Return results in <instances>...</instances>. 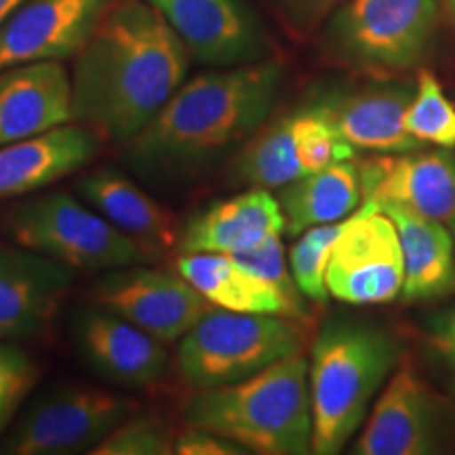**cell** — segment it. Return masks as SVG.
<instances>
[{"instance_id":"cell-7","label":"cell","mask_w":455,"mask_h":455,"mask_svg":"<svg viewBox=\"0 0 455 455\" xmlns=\"http://www.w3.org/2000/svg\"><path fill=\"white\" fill-rule=\"evenodd\" d=\"M7 230L20 247L74 270L110 272L150 264L156 253L70 195L38 196L11 209Z\"/></svg>"},{"instance_id":"cell-8","label":"cell","mask_w":455,"mask_h":455,"mask_svg":"<svg viewBox=\"0 0 455 455\" xmlns=\"http://www.w3.org/2000/svg\"><path fill=\"white\" fill-rule=\"evenodd\" d=\"M138 411V401L112 390L83 384L55 386L28 405L20 422L0 441V453H93L118 424Z\"/></svg>"},{"instance_id":"cell-11","label":"cell","mask_w":455,"mask_h":455,"mask_svg":"<svg viewBox=\"0 0 455 455\" xmlns=\"http://www.w3.org/2000/svg\"><path fill=\"white\" fill-rule=\"evenodd\" d=\"M95 299L164 344L180 341L212 308L180 272L144 264L108 272L95 287Z\"/></svg>"},{"instance_id":"cell-35","label":"cell","mask_w":455,"mask_h":455,"mask_svg":"<svg viewBox=\"0 0 455 455\" xmlns=\"http://www.w3.org/2000/svg\"><path fill=\"white\" fill-rule=\"evenodd\" d=\"M445 4H447L449 15H451V17H453V21H455V0H445Z\"/></svg>"},{"instance_id":"cell-9","label":"cell","mask_w":455,"mask_h":455,"mask_svg":"<svg viewBox=\"0 0 455 455\" xmlns=\"http://www.w3.org/2000/svg\"><path fill=\"white\" fill-rule=\"evenodd\" d=\"M355 155V148L335 127L325 98H321L259 129L238 150L232 178L249 188L278 190Z\"/></svg>"},{"instance_id":"cell-25","label":"cell","mask_w":455,"mask_h":455,"mask_svg":"<svg viewBox=\"0 0 455 455\" xmlns=\"http://www.w3.org/2000/svg\"><path fill=\"white\" fill-rule=\"evenodd\" d=\"M278 203L284 213V230L291 236L350 218L363 204L361 169L355 158L329 164L278 188Z\"/></svg>"},{"instance_id":"cell-23","label":"cell","mask_w":455,"mask_h":455,"mask_svg":"<svg viewBox=\"0 0 455 455\" xmlns=\"http://www.w3.org/2000/svg\"><path fill=\"white\" fill-rule=\"evenodd\" d=\"M76 190L95 212L156 255L180 241L173 215L121 171L108 167L89 171Z\"/></svg>"},{"instance_id":"cell-28","label":"cell","mask_w":455,"mask_h":455,"mask_svg":"<svg viewBox=\"0 0 455 455\" xmlns=\"http://www.w3.org/2000/svg\"><path fill=\"white\" fill-rule=\"evenodd\" d=\"M95 455H171L175 453V435L161 415L133 413L118 424Z\"/></svg>"},{"instance_id":"cell-12","label":"cell","mask_w":455,"mask_h":455,"mask_svg":"<svg viewBox=\"0 0 455 455\" xmlns=\"http://www.w3.org/2000/svg\"><path fill=\"white\" fill-rule=\"evenodd\" d=\"M192 60L209 68H235L268 60V34L244 0H148Z\"/></svg>"},{"instance_id":"cell-34","label":"cell","mask_w":455,"mask_h":455,"mask_svg":"<svg viewBox=\"0 0 455 455\" xmlns=\"http://www.w3.org/2000/svg\"><path fill=\"white\" fill-rule=\"evenodd\" d=\"M21 3H24V0H0V26L4 24V20H7Z\"/></svg>"},{"instance_id":"cell-22","label":"cell","mask_w":455,"mask_h":455,"mask_svg":"<svg viewBox=\"0 0 455 455\" xmlns=\"http://www.w3.org/2000/svg\"><path fill=\"white\" fill-rule=\"evenodd\" d=\"M178 272L215 308L306 318L304 299H295L224 253H181Z\"/></svg>"},{"instance_id":"cell-36","label":"cell","mask_w":455,"mask_h":455,"mask_svg":"<svg viewBox=\"0 0 455 455\" xmlns=\"http://www.w3.org/2000/svg\"><path fill=\"white\" fill-rule=\"evenodd\" d=\"M451 230H453V244H455V221L451 224Z\"/></svg>"},{"instance_id":"cell-33","label":"cell","mask_w":455,"mask_h":455,"mask_svg":"<svg viewBox=\"0 0 455 455\" xmlns=\"http://www.w3.org/2000/svg\"><path fill=\"white\" fill-rule=\"evenodd\" d=\"M430 338L455 371V310H449L430 323Z\"/></svg>"},{"instance_id":"cell-1","label":"cell","mask_w":455,"mask_h":455,"mask_svg":"<svg viewBox=\"0 0 455 455\" xmlns=\"http://www.w3.org/2000/svg\"><path fill=\"white\" fill-rule=\"evenodd\" d=\"M190 60L148 0H114L74 57V121L127 146L184 84Z\"/></svg>"},{"instance_id":"cell-3","label":"cell","mask_w":455,"mask_h":455,"mask_svg":"<svg viewBox=\"0 0 455 455\" xmlns=\"http://www.w3.org/2000/svg\"><path fill=\"white\" fill-rule=\"evenodd\" d=\"M184 424L238 443L249 453H312L308 361L298 352L236 384L196 390Z\"/></svg>"},{"instance_id":"cell-19","label":"cell","mask_w":455,"mask_h":455,"mask_svg":"<svg viewBox=\"0 0 455 455\" xmlns=\"http://www.w3.org/2000/svg\"><path fill=\"white\" fill-rule=\"evenodd\" d=\"M101 135L76 121L0 146V201L43 190L100 155Z\"/></svg>"},{"instance_id":"cell-32","label":"cell","mask_w":455,"mask_h":455,"mask_svg":"<svg viewBox=\"0 0 455 455\" xmlns=\"http://www.w3.org/2000/svg\"><path fill=\"white\" fill-rule=\"evenodd\" d=\"M175 453L178 455H244L247 449L238 443L215 435V432L186 426L184 432L175 436Z\"/></svg>"},{"instance_id":"cell-2","label":"cell","mask_w":455,"mask_h":455,"mask_svg":"<svg viewBox=\"0 0 455 455\" xmlns=\"http://www.w3.org/2000/svg\"><path fill=\"white\" fill-rule=\"evenodd\" d=\"M281 78V66L264 60L213 68L184 81L124 146V158L148 180L198 175L264 127L276 104Z\"/></svg>"},{"instance_id":"cell-13","label":"cell","mask_w":455,"mask_h":455,"mask_svg":"<svg viewBox=\"0 0 455 455\" xmlns=\"http://www.w3.org/2000/svg\"><path fill=\"white\" fill-rule=\"evenodd\" d=\"M114 0H24L0 26V70L76 57Z\"/></svg>"},{"instance_id":"cell-18","label":"cell","mask_w":455,"mask_h":455,"mask_svg":"<svg viewBox=\"0 0 455 455\" xmlns=\"http://www.w3.org/2000/svg\"><path fill=\"white\" fill-rule=\"evenodd\" d=\"M72 121V76L61 61H34L0 70V146Z\"/></svg>"},{"instance_id":"cell-30","label":"cell","mask_w":455,"mask_h":455,"mask_svg":"<svg viewBox=\"0 0 455 455\" xmlns=\"http://www.w3.org/2000/svg\"><path fill=\"white\" fill-rule=\"evenodd\" d=\"M232 259L238 261L243 268L251 270L253 275H258L266 281L276 284L281 291L291 295L295 299H304V295L298 289V284L293 281L291 268H289V261L284 259V247L281 235L270 236L268 241L259 243L258 247L247 249V251L230 255Z\"/></svg>"},{"instance_id":"cell-21","label":"cell","mask_w":455,"mask_h":455,"mask_svg":"<svg viewBox=\"0 0 455 455\" xmlns=\"http://www.w3.org/2000/svg\"><path fill=\"white\" fill-rule=\"evenodd\" d=\"M413 89L401 83L369 84L348 95H327V108L339 135L355 150L401 155L418 150L419 141L405 129Z\"/></svg>"},{"instance_id":"cell-29","label":"cell","mask_w":455,"mask_h":455,"mask_svg":"<svg viewBox=\"0 0 455 455\" xmlns=\"http://www.w3.org/2000/svg\"><path fill=\"white\" fill-rule=\"evenodd\" d=\"M38 375L41 369L28 352L0 341V435L26 403Z\"/></svg>"},{"instance_id":"cell-5","label":"cell","mask_w":455,"mask_h":455,"mask_svg":"<svg viewBox=\"0 0 455 455\" xmlns=\"http://www.w3.org/2000/svg\"><path fill=\"white\" fill-rule=\"evenodd\" d=\"M304 335L298 318L209 308L180 339L175 363L190 388H218L298 355Z\"/></svg>"},{"instance_id":"cell-4","label":"cell","mask_w":455,"mask_h":455,"mask_svg":"<svg viewBox=\"0 0 455 455\" xmlns=\"http://www.w3.org/2000/svg\"><path fill=\"white\" fill-rule=\"evenodd\" d=\"M398 358L384 329L361 321H329L308 361L312 453L335 455L365 422L375 395Z\"/></svg>"},{"instance_id":"cell-14","label":"cell","mask_w":455,"mask_h":455,"mask_svg":"<svg viewBox=\"0 0 455 455\" xmlns=\"http://www.w3.org/2000/svg\"><path fill=\"white\" fill-rule=\"evenodd\" d=\"M72 331L78 355L114 386L148 390L161 384L167 373L169 352L164 341L101 306L76 315Z\"/></svg>"},{"instance_id":"cell-31","label":"cell","mask_w":455,"mask_h":455,"mask_svg":"<svg viewBox=\"0 0 455 455\" xmlns=\"http://www.w3.org/2000/svg\"><path fill=\"white\" fill-rule=\"evenodd\" d=\"M266 3L295 36H310L318 28L325 26L333 11L346 0H266Z\"/></svg>"},{"instance_id":"cell-10","label":"cell","mask_w":455,"mask_h":455,"mask_svg":"<svg viewBox=\"0 0 455 455\" xmlns=\"http://www.w3.org/2000/svg\"><path fill=\"white\" fill-rule=\"evenodd\" d=\"M327 291L352 306L384 304L403 291L405 261L395 221L365 201L346 220L327 264Z\"/></svg>"},{"instance_id":"cell-20","label":"cell","mask_w":455,"mask_h":455,"mask_svg":"<svg viewBox=\"0 0 455 455\" xmlns=\"http://www.w3.org/2000/svg\"><path fill=\"white\" fill-rule=\"evenodd\" d=\"M284 232V213L268 188H249L212 203L188 221L180 235L181 253L235 255Z\"/></svg>"},{"instance_id":"cell-24","label":"cell","mask_w":455,"mask_h":455,"mask_svg":"<svg viewBox=\"0 0 455 455\" xmlns=\"http://www.w3.org/2000/svg\"><path fill=\"white\" fill-rule=\"evenodd\" d=\"M395 221L405 261V299L441 298L455 289V244L445 224L422 218L398 204H378Z\"/></svg>"},{"instance_id":"cell-16","label":"cell","mask_w":455,"mask_h":455,"mask_svg":"<svg viewBox=\"0 0 455 455\" xmlns=\"http://www.w3.org/2000/svg\"><path fill=\"white\" fill-rule=\"evenodd\" d=\"M441 407L411 369L386 384L358 436L356 455H426L441 445Z\"/></svg>"},{"instance_id":"cell-17","label":"cell","mask_w":455,"mask_h":455,"mask_svg":"<svg viewBox=\"0 0 455 455\" xmlns=\"http://www.w3.org/2000/svg\"><path fill=\"white\" fill-rule=\"evenodd\" d=\"M74 272L49 255L0 247V341L41 335L72 287Z\"/></svg>"},{"instance_id":"cell-6","label":"cell","mask_w":455,"mask_h":455,"mask_svg":"<svg viewBox=\"0 0 455 455\" xmlns=\"http://www.w3.org/2000/svg\"><path fill=\"white\" fill-rule=\"evenodd\" d=\"M436 20V0H346L325 21L323 43L352 70L407 72L428 53Z\"/></svg>"},{"instance_id":"cell-26","label":"cell","mask_w":455,"mask_h":455,"mask_svg":"<svg viewBox=\"0 0 455 455\" xmlns=\"http://www.w3.org/2000/svg\"><path fill=\"white\" fill-rule=\"evenodd\" d=\"M405 129L419 144L455 146V106L428 70L419 72L418 87L405 112Z\"/></svg>"},{"instance_id":"cell-27","label":"cell","mask_w":455,"mask_h":455,"mask_svg":"<svg viewBox=\"0 0 455 455\" xmlns=\"http://www.w3.org/2000/svg\"><path fill=\"white\" fill-rule=\"evenodd\" d=\"M346 220L308 228L293 243L291 251H289V268H291L293 281L306 299L316 301V304L327 301V264L331 258L333 244L344 230Z\"/></svg>"},{"instance_id":"cell-15","label":"cell","mask_w":455,"mask_h":455,"mask_svg":"<svg viewBox=\"0 0 455 455\" xmlns=\"http://www.w3.org/2000/svg\"><path fill=\"white\" fill-rule=\"evenodd\" d=\"M363 203H390L422 218L455 221V158L449 152H401L358 164Z\"/></svg>"}]
</instances>
